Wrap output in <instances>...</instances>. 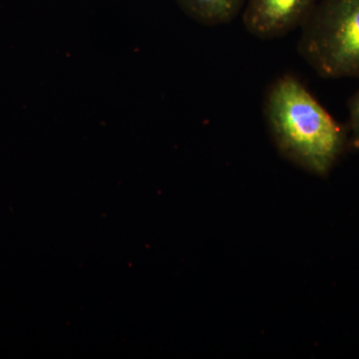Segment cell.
<instances>
[{
  "label": "cell",
  "mask_w": 359,
  "mask_h": 359,
  "mask_svg": "<svg viewBox=\"0 0 359 359\" xmlns=\"http://www.w3.org/2000/svg\"><path fill=\"white\" fill-rule=\"evenodd\" d=\"M348 109V148L359 151V90L353 94L347 103Z\"/></svg>",
  "instance_id": "5b68a950"
},
{
  "label": "cell",
  "mask_w": 359,
  "mask_h": 359,
  "mask_svg": "<svg viewBox=\"0 0 359 359\" xmlns=\"http://www.w3.org/2000/svg\"><path fill=\"white\" fill-rule=\"evenodd\" d=\"M264 114L280 154L311 173L327 176L348 148L347 127L294 75H283L271 84Z\"/></svg>",
  "instance_id": "6da1fadb"
},
{
  "label": "cell",
  "mask_w": 359,
  "mask_h": 359,
  "mask_svg": "<svg viewBox=\"0 0 359 359\" xmlns=\"http://www.w3.org/2000/svg\"><path fill=\"white\" fill-rule=\"evenodd\" d=\"M320 0H247L243 23L259 39H273L302 27Z\"/></svg>",
  "instance_id": "3957f363"
},
{
  "label": "cell",
  "mask_w": 359,
  "mask_h": 359,
  "mask_svg": "<svg viewBox=\"0 0 359 359\" xmlns=\"http://www.w3.org/2000/svg\"><path fill=\"white\" fill-rule=\"evenodd\" d=\"M297 51L318 76L359 79V0H320Z\"/></svg>",
  "instance_id": "7a4b0ae2"
},
{
  "label": "cell",
  "mask_w": 359,
  "mask_h": 359,
  "mask_svg": "<svg viewBox=\"0 0 359 359\" xmlns=\"http://www.w3.org/2000/svg\"><path fill=\"white\" fill-rule=\"evenodd\" d=\"M189 18L205 26L226 25L244 11L247 0H176Z\"/></svg>",
  "instance_id": "277c9868"
}]
</instances>
